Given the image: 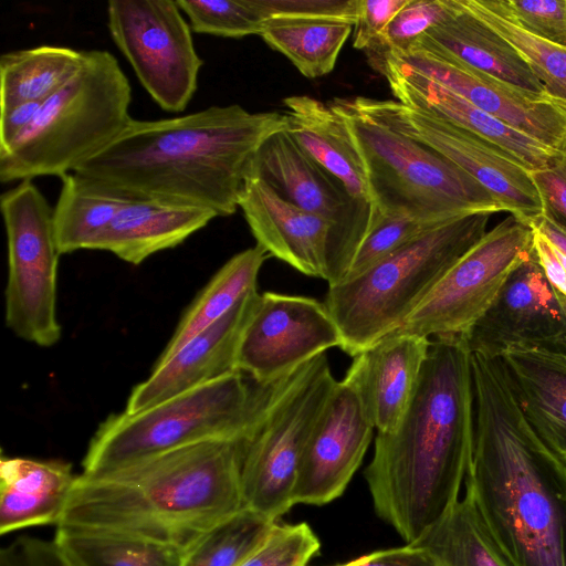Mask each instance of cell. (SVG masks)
Wrapping results in <instances>:
<instances>
[{"instance_id": "39", "label": "cell", "mask_w": 566, "mask_h": 566, "mask_svg": "<svg viewBox=\"0 0 566 566\" xmlns=\"http://www.w3.org/2000/svg\"><path fill=\"white\" fill-rule=\"evenodd\" d=\"M525 32L566 49V0H480Z\"/></svg>"}, {"instance_id": "48", "label": "cell", "mask_w": 566, "mask_h": 566, "mask_svg": "<svg viewBox=\"0 0 566 566\" xmlns=\"http://www.w3.org/2000/svg\"><path fill=\"white\" fill-rule=\"evenodd\" d=\"M528 223L549 242L566 270V234L542 214Z\"/></svg>"}, {"instance_id": "13", "label": "cell", "mask_w": 566, "mask_h": 566, "mask_svg": "<svg viewBox=\"0 0 566 566\" xmlns=\"http://www.w3.org/2000/svg\"><path fill=\"white\" fill-rule=\"evenodd\" d=\"M365 113L439 153L486 188L504 211L530 222L542 203L530 171L499 147L437 115L398 101L352 97Z\"/></svg>"}, {"instance_id": "12", "label": "cell", "mask_w": 566, "mask_h": 566, "mask_svg": "<svg viewBox=\"0 0 566 566\" xmlns=\"http://www.w3.org/2000/svg\"><path fill=\"white\" fill-rule=\"evenodd\" d=\"M107 28L150 97L166 112L186 109L203 65L190 24L174 0H111Z\"/></svg>"}, {"instance_id": "4", "label": "cell", "mask_w": 566, "mask_h": 566, "mask_svg": "<svg viewBox=\"0 0 566 566\" xmlns=\"http://www.w3.org/2000/svg\"><path fill=\"white\" fill-rule=\"evenodd\" d=\"M245 440L188 444L105 473H81L56 526L126 535L186 552L244 509Z\"/></svg>"}, {"instance_id": "47", "label": "cell", "mask_w": 566, "mask_h": 566, "mask_svg": "<svg viewBox=\"0 0 566 566\" xmlns=\"http://www.w3.org/2000/svg\"><path fill=\"white\" fill-rule=\"evenodd\" d=\"M534 248L546 279L566 307V270L549 242L535 229Z\"/></svg>"}, {"instance_id": "9", "label": "cell", "mask_w": 566, "mask_h": 566, "mask_svg": "<svg viewBox=\"0 0 566 566\" xmlns=\"http://www.w3.org/2000/svg\"><path fill=\"white\" fill-rule=\"evenodd\" d=\"M338 380L325 353L275 381L250 437L241 470L244 507L279 521L294 504L306 442Z\"/></svg>"}, {"instance_id": "34", "label": "cell", "mask_w": 566, "mask_h": 566, "mask_svg": "<svg viewBox=\"0 0 566 566\" xmlns=\"http://www.w3.org/2000/svg\"><path fill=\"white\" fill-rule=\"evenodd\" d=\"M276 522L244 507L198 538L184 553L181 566H241Z\"/></svg>"}, {"instance_id": "28", "label": "cell", "mask_w": 566, "mask_h": 566, "mask_svg": "<svg viewBox=\"0 0 566 566\" xmlns=\"http://www.w3.org/2000/svg\"><path fill=\"white\" fill-rule=\"evenodd\" d=\"M268 256L266 250L255 244L230 258L187 308L156 364L167 360L255 291L259 272Z\"/></svg>"}, {"instance_id": "24", "label": "cell", "mask_w": 566, "mask_h": 566, "mask_svg": "<svg viewBox=\"0 0 566 566\" xmlns=\"http://www.w3.org/2000/svg\"><path fill=\"white\" fill-rule=\"evenodd\" d=\"M62 460L0 458V533L57 525L75 482Z\"/></svg>"}, {"instance_id": "45", "label": "cell", "mask_w": 566, "mask_h": 566, "mask_svg": "<svg viewBox=\"0 0 566 566\" xmlns=\"http://www.w3.org/2000/svg\"><path fill=\"white\" fill-rule=\"evenodd\" d=\"M333 566H436L432 558L411 544L380 549Z\"/></svg>"}, {"instance_id": "29", "label": "cell", "mask_w": 566, "mask_h": 566, "mask_svg": "<svg viewBox=\"0 0 566 566\" xmlns=\"http://www.w3.org/2000/svg\"><path fill=\"white\" fill-rule=\"evenodd\" d=\"M53 208V224L61 254L94 250L118 211L130 200L70 172Z\"/></svg>"}, {"instance_id": "23", "label": "cell", "mask_w": 566, "mask_h": 566, "mask_svg": "<svg viewBox=\"0 0 566 566\" xmlns=\"http://www.w3.org/2000/svg\"><path fill=\"white\" fill-rule=\"evenodd\" d=\"M446 4L444 15L415 45L444 52L524 91L547 96L527 62L504 38L460 0H446Z\"/></svg>"}, {"instance_id": "1", "label": "cell", "mask_w": 566, "mask_h": 566, "mask_svg": "<svg viewBox=\"0 0 566 566\" xmlns=\"http://www.w3.org/2000/svg\"><path fill=\"white\" fill-rule=\"evenodd\" d=\"M471 367L465 490L511 566H566V462L526 420L502 360L471 354Z\"/></svg>"}, {"instance_id": "40", "label": "cell", "mask_w": 566, "mask_h": 566, "mask_svg": "<svg viewBox=\"0 0 566 566\" xmlns=\"http://www.w3.org/2000/svg\"><path fill=\"white\" fill-rule=\"evenodd\" d=\"M319 549V539L308 524L276 522L241 566H307Z\"/></svg>"}, {"instance_id": "2", "label": "cell", "mask_w": 566, "mask_h": 566, "mask_svg": "<svg viewBox=\"0 0 566 566\" xmlns=\"http://www.w3.org/2000/svg\"><path fill=\"white\" fill-rule=\"evenodd\" d=\"M474 434L471 353L462 337L433 338L410 405L377 432L365 470L373 506L412 544L460 499Z\"/></svg>"}, {"instance_id": "44", "label": "cell", "mask_w": 566, "mask_h": 566, "mask_svg": "<svg viewBox=\"0 0 566 566\" xmlns=\"http://www.w3.org/2000/svg\"><path fill=\"white\" fill-rule=\"evenodd\" d=\"M0 566H67L53 539L21 536L0 551Z\"/></svg>"}, {"instance_id": "32", "label": "cell", "mask_w": 566, "mask_h": 566, "mask_svg": "<svg viewBox=\"0 0 566 566\" xmlns=\"http://www.w3.org/2000/svg\"><path fill=\"white\" fill-rule=\"evenodd\" d=\"M53 542L67 566H181L182 551L143 538L56 526Z\"/></svg>"}, {"instance_id": "21", "label": "cell", "mask_w": 566, "mask_h": 566, "mask_svg": "<svg viewBox=\"0 0 566 566\" xmlns=\"http://www.w3.org/2000/svg\"><path fill=\"white\" fill-rule=\"evenodd\" d=\"M431 340L390 333L353 357L344 381L377 432H391L415 395Z\"/></svg>"}, {"instance_id": "7", "label": "cell", "mask_w": 566, "mask_h": 566, "mask_svg": "<svg viewBox=\"0 0 566 566\" xmlns=\"http://www.w3.org/2000/svg\"><path fill=\"white\" fill-rule=\"evenodd\" d=\"M492 213L438 224L364 273L328 286L324 301L354 357L398 331L450 268L488 232Z\"/></svg>"}, {"instance_id": "5", "label": "cell", "mask_w": 566, "mask_h": 566, "mask_svg": "<svg viewBox=\"0 0 566 566\" xmlns=\"http://www.w3.org/2000/svg\"><path fill=\"white\" fill-rule=\"evenodd\" d=\"M130 102V84L116 57L105 50L85 51L76 74L0 150L1 182L73 172L124 130L132 120Z\"/></svg>"}, {"instance_id": "3", "label": "cell", "mask_w": 566, "mask_h": 566, "mask_svg": "<svg viewBox=\"0 0 566 566\" xmlns=\"http://www.w3.org/2000/svg\"><path fill=\"white\" fill-rule=\"evenodd\" d=\"M279 112L213 105L157 120L132 118L101 153L73 172L130 199L156 200L233 214L261 145L286 130Z\"/></svg>"}, {"instance_id": "33", "label": "cell", "mask_w": 566, "mask_h": 566, "mask_svg": "<svg viewBox=\"0 0 566 566\" xmlns=\"http://www.w3.org/2000/svg\"><path fill=\"white\" fill-rule=\"evenodd\" d=\"M354 24L329 20H269L260 36L307 78L331 73Z\"/></svg>"}, {"instance_id": "36", "label": "cell", "mask_w": 566, "mask_h": 566, "mask_svg": "<svg viewBox=\"0 0 566 566\" xmlns=\"http://www.w3.org/2000/svg\"><path fill=\"white\" fill-rule=\"evenodd\" d=\"M196 33L223 38L260 35L265 21L252 0H177Z\"/></svg>"}, {"instance_id": "15", "label": "cell", "mask_w": 566, "mask_h": 566, "mask_svg": "<svg viewBox=\"0 0 566 566\" xmlns=\"http://www.w3.org/2000/svg\"><path fill=\"white\" fill-rule=\"evenodd\" d=\"M342 344L340 331L324 302L264 292L243 332L237 369L256 382L271 384Z\"/></svg>"}, {"instance_id": "19", "label": "cell", "mask_w": 566, "mask_h": 566, "mask_svg": "<svg viewBox=\"0 0 566 566\" xmlns=\"http://www.w3.org/2000/svg\"><path fill=\"white\" fill-rule=\"evenodd\" d=\"M239 208L256 244L298 272L338 282L333 227L322 217L282 199L266 182L248 175Z\"/></svg>"}, {"instance_id": "18", "label": "cell", "mask_w": 566, "mask_h": 566, "mask_svg": "<svg viewBox=\"0 0 566 566\" xmlns=\"http://www.w3.org/2000/svg\"><path fill=\"white\" fill-rule=\"evenodd\" d=\"M374 430L355 391L338 381L302 453L294 504L325 505L339 497L360 467Z\"/></svg>"}, {"instance_id": "37", "label": "cell", "mask_w": 566, "mask_h": 566, "mask_svg": "<svg viewBox=\"0 0 566 566\" xmlns=\"http://www.w3.org/2000/svg\"><path fill=\"white\" fill-rule=\"evenodd\" d=\"M446 0H409L365 53L374 69L386 57L409 52L446 13Z\"/></svg>"}, {"instance_id": "22", "label": "cell", "mask_w": 566, "mask_h": 566, "mask_svg": "<svg viewBox=\"0 0 566 566\" xmlns=\"http://www.w3.org/2000/svg\"><path fill=\"white\" fill-rule=\"evenodd\" d=\"M375 71L387 80L399 103L461 126L502 149L528 171L545 168L557 153L399 61L386 59Z\"/></svg>"}, {"instance_id": "17", "label": "cell", "mask_w": 566, "mask_h": 566, "mask_svg": "<svg viewBox=\"0 0 566 566\" xmlns=\"http://www.w3.org/2000/svg\"><path fill=\"white\" fill-rule=\"evenodd\" d=\"M386 59L410 66L548 148L566 149V114L549 97L524 91L432 49L415 45L405 54Z\"/></svg>"}, {"instance_id": "41", "label": "cell", "mask_w": 566, "mask_h": 566, "mask_svg": "<svg viewBox=\"0 0 566 566\" xmlns=\"http://www.w3.org/2000/svg\"><path fill=\"white\" fill-rule=\"evenodd\" d=\"M264 21L329 20L355 24L359 0H252Z\"/></svg>"}, {"instance_id": "42", "label": "cell", "mask_w": 566, "mask_h": 566, "mask_svg": "<svg viewBox=\"0 0 566 566\" xmlns=\"http://www.w3.org/2000/svg\"><path fill=\"white\" fill-rule=\"evenodd\" d=\"M530 175L542 203V216L566 234V149Z\"/></svg>"}, {"instance_id": "11", "label": "cell", "mask_w": 566, "mask_h": 566, "mask_svg": "<svg viewBox=\"0 0 566 566\" xmlns=\"http://www.w3.org/2000/svg\"><path fill=\"white\" fill-rule=\"evenodd\" d=\"M533 249V227L510 214L450 268L396 332L426 338L463 337Z\"/></svg>"}, {"instance_id": "46", "label": "cell", "mask_w": 566, "mask_h": 566, "mask_svg": "<svg viewBox=\"0 0 566 566\" xmlns=\"http://www.w3.org/2000/svg\"><path fill=\"white\" fill-rule=\"evenodd\" d=\"M40 102H24L1 108L0 150L9 147L33 122Z\"/></svg>"}, {"instance_id": "35", "label": "cell", "mask_w": 566, "mask_h": 566, "mask_svg": "<svg viewBox=\"0 0 566 566\" xmlns=\"http://www.w3.org/2000/svg\"><path fill=\"white\" fill-rule=\"evenodd\" d=\"M460 2L521 54L544 86L549 99L566 114V49L525 32L489 10L480 0Z\"/></svg>"}, {"instance_id": "27", "label": "cell", "mask_w": 566, "mask_h": 566, "mask_svg": "<svg viewBox=\"0 0 566 566\" xmlns=\"http://www.w3.org/2000/svg\"><path fill=\"white\" fill-rule=\"evenodd\" d=\"M286 132L319 166L338 178L357 200L371 202L367 172L345 118L310 95L285 97Z\"/></svg>"}, {"instance_id": "10", "label": "cell", "mask_w": 566, "mask_h": 566, "mask_svg": "<svg viewBox=\"0 0 566 566\" xmlns=\"http://www.w3.org/2000/svg\"><path fill=\"white\" fill-rule=\"evenodd\" d=\"M7 251V326L19 338L51 347L61 338L56 317L57 264L53 208L32 180L20 181L0 198Z\"/></svg>"}, {"instance_id": "16", "label": "cell", "mask_w": 566, "mask_h": 566, "mask_svg": "<svg viewBox=\"0 0 566 566\" xmlns=\"http://www.w3.org/2000/svg\"><path fill=\"white\" fill-rule=\"evenodd\" d=\"M462 338L471 354L488 358L521 347L566 354V307L546 279L535 248Z\"/></svg>"}, {"instance_id": "38", "label": "cell", "mask_w": 566, "mask_h": 566, "mask_svg": "<svg viewBox=\"0 0 566 566\" xmlns=\"http://www.w3.org/2000/svg\"><path fill=\"white\" fill-rule=\"evenodd\" d=\"M440 223L443 222L431 223L399 213H380L359 245L343 280L364 273Z\"/></svg>"}, {"instance_id": "8", "label": "cell", "mask_w": 566, "mask_h": 566, "mask_svg": "<svg viewBox=\"0 0 566 566\" xmlns=\"http://www.w3.org/2000/svg\"><path fill=\"white\" fill-rule=\"evenodd\" d=\"M346 120L363 158L378 214L399 213L423 222L504 211L474 178L429 146L378 122L352 97L327 102Z\"/></svg>"}, {"instance_id": "30", "label": "cell", "mask_w": 566, "mask_h": 566, "mask_svg": "<svg viewBox=\"0 0 566 566\" xmlns=\"http://www.w3.org/2000/svg\"><path fill=\"white\" fill-rule=\"evenodd\" d=\"M411 545L423 549L436 566H511L468 490Z\"/></svg>"}, {"instance_id": "20", "label": "cell", "mask_w": 566, "mask_h": 566, "mask_svg": "<svg viewBox=\"0 0 566 566\" xmlns=\"http://www.w3.org/2000/svg\"><path fill=\"white\" fill-rule=\"evenodd\" d=\"M259 292L244 296L230 312L203 329L171 357L155 364L150 375L137 384L125 412L135 415L237 369L238 352Z\"/></svg>"}, {"instance_id": "31", "label": "cell", "mask_w": 566, "mask_h": 566, "mask_svg": "<svg viewBox=\"0 0 566 566\" xmlns=\"http://www.w3.org/2000/svg\"><path fill=\"white\" fill-rule=\"evenodd\" d=\"M85 51L40 45L6 52L0 57L1 108L24 102L43 103L80 70Z\"/></svg>"}, {"instance_id": "14", "label": "cell", "mask_w": 566, "mask_h": 566, "mask_svg": "<svg viewBox=\"0 0 566 566\" xmlns=\"http://www.w3.org/2000/svg\"><path fill=\"white\" fill-rule=\"evenodd\" d=\"M248 175L259 177L282 199L322 217L333 227L339 283L379 216L374 205L355 199L286 130L273 134L261 145Z\"/></svg>"}, {"instance_id": "26", "label": "cell", "mask_w": 566, "mask_h": 566, "mask_svg": "<svg viewBox=\"0 0 566 566\" xmlns=\"http://www.w3.org/2000/svg\"><path fill=\"white\" fill-rule=\"evenodd\" d=\"M216 217L214 212L203 208L130 199L115 216L94 250L108 251L138 265L157 252L181 244Z\"/></svg>"}, {"instance_id": "25", "label": "cell", "mask_w": 566, "mask_h": 566, "mask_svg": "<svg viewBox=\"0 0 566 566\" xmlns=\"http://www.w3.org/2000/svg\"><path fill=\"white\" fill-rule=\"evenodd\" d=\"M500 359L526 420L566 462V354L521 347Z\"/></svg>"}, {"instance_id": "6", "label": "cell", "mask_w": 566, "mask_h": 566, "mask_svg": "<svg viewBox=\"0 0 566 566\" xmlns=\"http://www.w3.org/2000/svg\"><path fill=\"white\" fill-rule=\"evenodd\" d=\"M274 384L234 371L142 412L112 413L93 434L82 473H105L188 444L248 439Z\"/></svg>"}, {"instance_id": "43", "label": "cell", "mask_w": 566, "mask_h": 566, "mask_svg": "<svg viewBox=\"0 0 566 566\" xmlns=\"http://www.w3.org/2000/svg\"><path fill=\"white\" fill-rule=\"evenodd\" d=\"M409 0H359L353 29V46L367 49Z\"/></svg>"}]
</instances>
